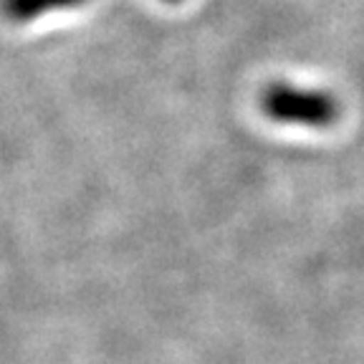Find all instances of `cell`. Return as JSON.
I'll return each mask as SVG.
<instances>
[{"label":"cell","mask_w":364,"mask_h":364,"mask_svg":"<svg viewBox=\"0 0 364 364\" xmlns=\"http://www.w3.org/2000/svg\"><path fill=\"white\" fill-rule=\"evenodd\" d=\"M89 0H0V13L11 23H31L46 13L74 11Z\"/></svg>","instance_id":"cell-2"},{"label":"cell","mask_w":364,"mask_h":364,"mask_svg":"<svg viewBox=\"0 0 364 364\" xmlns=\"http://www.w3.org/2000/svg\"><path fill=\"white\" fill-rule=\"evenodd\" d=\"M162 3H170V6H177V3H182V0H162Z\"/></svg>","instance_id":"cell-3"},{"label":"cell","mask_w":364,"mask_h":364,"mask_svg":"<svg viewBox=\"0 0 364 364\" xmlns=\"http://www.w3.org/2000/svg\"><path fill=\"white\" fill-rule=\"evenodd\" d=\"M261 112L279 124L329 129L339 122V99L329 91L273 81L261 91Z\"/></svg>","instance_id":"cell-1"}]
</instances>
